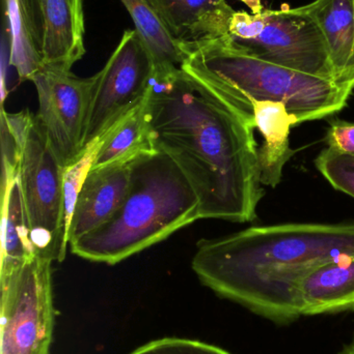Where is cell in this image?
Here are the masks:
<instances>
[{
	"label": "cell",
	"instance_id": "6da1fadb",
	"mask_svg": "<svg viewBox=\"0 0 354 354\" xmlns=\"http://www.w3.org/2000/svg\"><path fill=\"white\" fill-rule=\"evenodd\" d=\"M145 110L153 149L186 176L200 218L253 222L265 193L255 128L182 68L153 74Z\"/></svg>",
	"mask_w": 354,
	"mask_h": 354
},
{
	"label": "cell",
	"instance_id": "7a4b0ae2",
	"mask_svg": "<svg viewBox=\"0 0 354 354\" xmlns=\"http://www.w3.org/2000/svg\"><path fill=\"white\" fill-rule=\"evenodd\" d=\"M354 258V222L251 227L202 239L191 268L212 291L278 324L301 317L299 283L319 266Z\"/></svg>",
	"mask_w": 354,
	"mask_h": 354
},
{
	"label": "cell",
	"instance_id": "3957f363",
	"mask_svg": "<svg viewBox=\"0 0 354 354\" xmlns=\"http://www.w3.org/2000/svg\"><path fill=\"white\" fill-rule=\"evenodd\" d=\"M180 45L185 53L181 68L254 128L253 105L258 102L284 104L303 124L338 113L354 91L353 84L249 55L222 37Z\"/></svg>",
	"mask_w": 354,
	"mask_h": 354
},
{
	"label": "cell",
	"instance_id": "277c9868",
	"mask_svg": "<svg viewBox=\"0 0 354 354\" xmlns=\"http://www.w3.org/2000/svg\"><path fill=\"white\" fill-rule=\"evenodd\" d=\"M199 218V199L180 168L162 151H145L132 159L130 187L120 207L71 251L114 266Z\"/></svg>",
	"mask_w": 354,
	"mask_h": 354
},
{
	"label": "cell",
	"instance_id": "5b68a950",
	"mask_svg": "<svg viewBox=\"0 0 354 354\" xmlns=\"http://www.w3.org/2000/svg\"><path fill=\"white\" fill-rule=\"evenodd\" d=\"M218 37L265 62L336 81L326 39L305 6L259 14L234 10Z\"/></svg>",
	"mask_w": 354,
	"mask_h": 354
},
{
	"label": "cell",
	"instance_id": "8992f818",
	"mask_svg": "<svg viewBox=\"0 0 354 354\" xmlns=\"http://www.w3.org/2000/svg\"><path fill=\"white\" fill-rule=\"evenodd\" d=\"M64 167L33 116L22 149L19 180L37 256L62 262L69 243L64 218Z\"/></svg>",
	"mask_w": 354,
	"mask_h": 354
},
{
	"label": "cell",
	"instance_id": "52a82bcc",
	"mask_svg": "<svg viewBox=\"0 0 354 354\" xmlns=\"http://www.w3.org/2000/svg\"><path fill=\"white\" fill-rule=\"evenodd\" d=\"M51 263L35 256L0 276V354H49L55 317Z\"/></svg>",
	"mask_w": 354,
	"mask_h": 354
},
{
	"label": "cell",
	"instance_id": "ba28073f",
	"mask_svg": "<svg viewBox=\"0 0 354 354\" xmlns=\"http://www.w3.org/2000/svg\"><path fill=\"white\" fill-rule=\"evenodd\" d=\"M153 74V62L141 35L127 29L105 66L93 76L83 149L143 101Z\"/></svg>",
	"mask_w": 354,
	"mask_h": 354
},
{
	"label": "cell",
	"instance_id": "9c48e42d",
	"mask_svg": "<svg viewBox=\"0 0 354 354\" xmlns=\"http://www.w3.org/2000/svg\"><path fill=\"white\" fill-rule=\"evenodd\" d=\"M31 82L39 99L37 120L64 168L80 157L91 101L93 77L79 78L71 71L43 66Z\"/></svg>",
	"mask_w": 354,
	"mask_h": 354
},
{
	"label": "cell",
	"instance_id": "30bf717a",
	"mask_svg": "<svg viewBox=\"0 0 354 354\" xmlns=\"http://www.w3.org/2000/svg\"><path fill=\"white\" fill-rule=\"evenodd\" d=\"M131 163L91 168L81 185L69 226V245L107 222L122 204L131 180Z\"/></svg>",
	"mask_w": 354,
	"mask_h": 354
},
{
	"label": "cell",
	"instance_id": "8fae6325",
	"mask_svg": "<svg viewBox=\"0 0 354 354\" xmlns=\"http://www.w3.org/2000/svg\"><path fill=\"white\" fill-rule=\"evenodd\" d=\"M43 66L71 71L85 54L83 0H37Z\"/></svg>",
	"mask_w": 354,
	"mask_h": 354
},
{
	"label": "cell",
	"instance_id": "7c38bea8",
	"mask_svg": "<svg viewBox=\"0 0 354 354\" xmlns=\"http://www.w3.org/2000/svg\"><path fill=\"white\" fill-rule=\"evenodd\" d=\"M162 24L179 44L215 39L233 8L226 0H148Z\"/></svg>",
	"mask_w": 354,
	"mask_h": 354
},
{
	"label": "cell",
	"instance_id": "4fadbf2b",
	"mask_svg": "<svg viewBox=\"0 0 354 354\" xmlns=\"http://www.w3.org/2000/svg\"><path fill=\"white\" fill-rule=\"evenodd\" d=\"M297 295L301 316L354 311V258L316 268L299 283Z\"/></svg>",
	"mask_w": 354,
	"mask_h": 354
},
{
	"label": "cell",
	"instance_id": "5bb4252c",
	"mask_svg": "<svg viewBox=\"0 0 354 354\" xmlns=\"http://www.w3.org/2000/svg\"><path fill=\"white\" fill-rule=\"evenodd\" d=\"M253 118L255 129L264 139L258 149L261 183L276 187L282 180L285 166L295 153L290 147V131L299 122L284 104L274 102L254 104Z\"/></svg>",
	"mask_w": 354,
	"mask_h": 354
},
{
	"label": "cell",
	"instance_id": "9a60e30c",
	"mask_svg": "<svg viewBox=\"0 0 354 354\" xmlns=\"http://www.w3.org/2000/svg\"><path fill=\"white\" fill-rule=\"evenodd\" d=\"M305 8L326 39L335 79L354 85V0H315Z\"/></svg>",
	"mask_w": 354,
	"mask_h": 354
},
{
	"label": "cell",
	"instance_id": "2e32d148",
	"mask_svg": "<svg viewBox=\"0 0 354 354\" xmlns=\"http://www.w3.org/2000/svg\"><path fill=\"white\" fill-rule=\"evenodd\" d=\"M10 37L8 62L21 81L29 80L43 66L39 55L37 0H3Z\"/></svg>",
	"mask_w": 354,
	"mask_h": 354
},
{
	"label": "cell",
	"instance_id": "e0dca14e",
	"mask_svg": "<svg viewBox=\"0 0 354 354\" xmlns=\"http://www.w3.org/2000/svg\"><path fill=\"white\" fill-rule=\"evenodd\" d=\"M1 197L0 276H3L35 258L37 252L31 239L30 226L25 209L19 176L12 180Z\"/></svg>",
	"mask_w": 354,
	"mask_h": 354
},
{
	"label": "cell",
	"instance_id": "ac0fdd59",
	"mask_svg": "<svg viewBox=\"0 0 354 354\" xmlns=\"http://www.w3.org/2000/svg\"><path fill=\"white\" fill-rule=\"evenodd\" d=\"M145 97L100 138L99 149L91 168L129 161L145 151H154Z\"/></svg>",
	"mask_w": 354,
	"mask_h": 354
},
{
	"label": "cell",
	"instance_id": "d6986e66",
	"mask_svg": "<svg viewBox=\"0 0 354 354\" xmlns=\"http://www.w3.org/2000/svg\"><path fill=\"white\" fill-rule=\"evenodd\" d=\"M141 35L154 66V74L181 68L185 53L150 6L148 0H121Z\"/></svg>",
	"mask_w": 354,
	"mask_h": 354
},
{
	"label": "cell",
	"instance_id": "ffe728a7",
	"mask_svg": "<svg viewBox=\"0 0 354 354\" xmlns=\"http://www.w3.org/2000/svg\"><path fill=\"white\" fill-rule=\"evenodd\" d=\"M315 165L335 189L354 198L353 156L328 147L316 158Z\"/></svg>",
	"mask_w": 354,
	"mask_h": 354
},
{
	"label": "cell",
	"instance_id": "44dd1931",
	"mask_svg": "<svg viewBox=\"0 0 354 354\" xmlns=\"http://www.w3.org/2000/svg\"><path fill=\"white\" fill-rule=\"evenodd\" d=\"M100 147L99 140L95 141L93 145L85 149L80 157L74 163L64 168V218H66L67 227L70 226L72 218L73 210L76 204L77 197L80 192L81 185L85 176L89 174V169L93 165L94 160L97 155Z\"/></svg>",
	"mask_w": 354,
	"mask_h": 354
},
{
	"label": "cell",
	"instance_id": "7402d4cb",
	"mask_svg": "<svg viewBox=\"0 0 354 354\" xmlns=\"http://www.w3.org/2000/svg\"><path fill=\"white\" fill-rule=\"evenodd\" d=\"M129 354H232L220 347L182 338H163L152 341Z\"/></svg>",
	"mask_w": 354,
	"mask_h": 354
},
{
	"label": "cell",
	"instance_id": "603a6c76",
	"mask_svg": "<svg viewBox=\"0 0 354 354\" xmlns=\"http://www.w3.org/2000/svg\"><path fill=\"white\" fill-rule=\"evenodd\" d=\"M0 122L2 153L1 195H3L12 180L18 176L23 147L10 132L2 115H0Z\"/></svg>",
	"mask_w": 354,
	"mask_h": 354
},
{
	"label": "cell",
	"instance_id": "cb8c5ba5",
	"mask_svg": "<svg viewBox=\"0 0 354 354\" xmlns=\"http://www.w3.org/2000/svg\"><path fill=\"white\" fill-rule=\"evenodd\" d=\"M326 139L330 149L354 157V122L333 120Z\"/></svg>",
	"mask_w": 354,
	"mask_h": 354
},
{
	"label": "cell",
	"instance_id": "d4e9b609",
	"mask_svg": "<svg viewBox=\"0 0 354 354\" xmlns=\"http://www.w3.org/2000/svg\"><path fill=\"white\" fill-rule=\"evenodd\" d=\"M247 8H251V14H259L264 10L262 0H240Z\"/></svg>",
	"mask_w": 354,
	"mask_h": 354
},
{
	"label": "cell",
	"instance_id": "484cf974",
	"mask_svg": "<svg viewBox=\"0 0 354 354\" xmlns=\"http://www.w3.org/2000/svg\"><path fill=\"white\" fill-rule=\"evenodd\" d=\"M337 354H354V336L349 342H347Z\"/></svg>",
	"mask_w": 354,
	"mask_h": 354
}]
</instances>
